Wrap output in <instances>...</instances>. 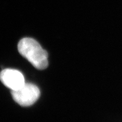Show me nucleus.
Masks as SVG:
<instances>
[{"label": "nucleus", "instance_id": "obj_1", "mask_svg": "<svg viewBox=\"0 0 122 122\" xmlns=\"http://www.w3.org/2000/svg\"><path fill=\"white\" fill-rule=\"evenodd\" d=\"M18 50L22 56L38 69L43 70L47 67V52L33 38H24L20 40L18 44Z\"/></svg>", "mask_w": 122, "mask_h": 122}, {"label": "nucleus", "instance_id": "obj_3", "mask_svg": "<svg viewBox=\"0 0 122 122\" xmlns=\"http://www.w3.org/2000/svg\"><path fill=\"white\" fill-rule=\"evenodd\" d=\"M0 80L11 91L20 89L25 83L24 75L18 70L5 69L0 73Z\"/></svg>", "mask_w": 122, "mask_h": 122}, {"label": "nucleus", "instance_id": "obj_2", "mask_svg": "<svg viewBox=\"0 0 122 122\" xmlns=\"http://www.w3.org/2000/svg\"><path fill=\"white\" fill-rule=\"evenodd\" d=\"M14 100L22 106L33 104L39 98L40 92L39 88L32 83H25L20 89L11 91Z\"/></svg>", "mask_w": 122, "mask_h": 122}]
</instances>
